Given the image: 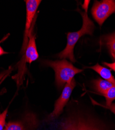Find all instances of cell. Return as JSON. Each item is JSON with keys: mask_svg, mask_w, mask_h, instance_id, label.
Listing matches in <instances>:
<instances>
[{"mask_svg": "<svg viewBox=\"0 0 115 130\" xmlns=\"http://www.w3.org/2000/svg\"><path fill=\"white\" fill-rule=\"evenodd\" d=\"M59 130H112L103 121L89 111L77 109L69 113L59 124Z\"/></svg>", "mask_w": 115, "mask_h": 130, "instance_id": "obj_1", "label": "cell"}, {"mask_svg": "<svg viewBox=\"0 0 115 130\" xmlns=\"http://www.w3.org/2000/svg\"><path fill=\"white\" fill-rule=\"evenodd\" d=\"M79 12L82 17L81 28L76 32H68L67 34V44L65 48L58 54V57L61 59H68L72 62H76L74 50L78 40L85 35H92L95 29L93 21L88 17L87 12Z\"/></svg>", "mask_w": 115, "mask_h": 130, "instance_id": "obj_2", "label": "cell"}, {"mask_svg": "<svg viewBox=\"0 0 115 130\" xmlns=\"http://www.w3.org/2000/svg\"><path fill=\"white\" fill-rule=\"evenodd\" d=\"M44 64L53 68L55 72V83L61 89L74 79L75 75L83 71L82 69L75 67L65 59L55 61L45 60Z\"/></svg>", "mask_w": 115, "mask_h": 130, "instance_id": "obj_3", "label": "cell"}, {"mask_svg": "<svg viewBox=\"0 0 115 130\" xmlns=\"http://www.w3.org/2000/svg\"><path fill=\"white\" fill-rule=\"evenodd\" d=\"M91 13L94 19L101 26L109 16L115 13V1L113 0L96 1L92 6Z\"/></svg>", "mask_w": 115, "mask_h": 130, "instance_id": "obj_4", "label": "cell"}, {"mask_svg": "<svg viewBox=\"0 0 115 130\" xmlns=\"http://www.w3.org/2000/svg\"><path fill=\"white\" fill-rule=\"evenodd\" d=\"M76 84V81L74 78L71 82L67 83L64 86L62 94L55 102L54 110L46 118V121L47 122L54 120L61 114L64 107L66 105L70 100L72 91L75 87Z\"/></svg>", "mask_w": 115, "mask_h": 130, "instance_id": "obj_5", "label": "cell"}, {"mask_svg": "<svg viewBox=\"0 0 115 130\" xmlns=\"http://www.w3.org/2000/svg\"><path fill=\"white\" fill-rule=\"evenodd\" d=\"M26 20L25 25V30L24 34V42L22 47L21 53L25 54L26 48L27 47L28 38L34 21L36 19V13L37 9L40 4V0H26Z\"/></svg>", "mask_w": 115, "mask_h": 130, "instance_id": "obj_6", "label": "cell"}, {"mask_svg": "<svg viewBox=\"0 0 115 130\" xmlns=\"http://www.w3.org/2000/svg\"><path fill=\"white\" fill-rule=\"evenodd\" d=\"M39 121L35 113L28 112L21 119L15 122H9L5 124L4 130H36Z\"/></svg>", "mask_w": 115, "mask_h": 130, "instance_id": "obj_7", "label": "cell"}, {"mask_svg": "<svg viewBox=\"0 0 115 130\" xmlns=\"http://www.w3.org/2000/svg\"><path fill=\"white\" fill-rule=\"evenodd\" d=\"M35 20H34L33 24L30 30L29 36V39L25 52V61L30 64L37 60L39 57L36 44V37L33 32V27L35 22Z\"/></svg>", "mask_w": 115, "mask_h": 130, "instance_id": "obj_8", "label": "cell"}, {"mask_svg": "<svg viewBox=\"0 0 115 130\" xmlns=\"http://www.w3.org/2000/svg\"><path fill=\"white\" fill-rule=\"evenodd\" d=\"M87 68L95 70L104 80L109 81L113 84H115V79L112 74L111 71L108 68L101 66L99 63H97L95 66Z\"/></svg>", "mask_w": 115, "mask_h": 130, "instance_id": "obj_9", "label": "cell"}, {"mask_svg": "<svg viewBox=\"0 0 115 130\" xmlns=\"http://www.w3.org/2000/svg\"><path fill=\"white\" fill-rule=\"evenodd\" d=\"M113 84L109 81L101 78H98L92 81L94 90L101 95L106 92Z\"/></svg>", "mask_w": 115, "mask_h": 130, "instance_id": "obj_10", "label": "cell"}, {"mask_svg": "<svg viewBox=\"0 0 115 130\" xmlns=\"http://www.w3.org/2000/svg\"><path fill=\"white\" fill-rule=\"evenodd\" d=\"M102 40L104 44L107 47L110 55L115 60V32L104 36Z\"/></svg>", "mask_w": 115, "mask_h": 130, "instance_id": "obj_11", "label": "cell"}, {"mask_svg": "<svg viewBox=\"0 0 115 130\" xmlns=\"http://www.w3.org/2000/svg\"><path fill=\"white\" fill-rule=\"evenodd\" d=\"M102 95L105 97L106 100V105L104 106H110L112 104V102L115 100V84Z\"/></svg>", "mask_w": 115, "mask_h": 130, "instance_id": "obj_12", "label": "cell"}, {"mask_svg": "<svg viewBox=\"0 0 115 130\" xmlns=\"http://www.w3.org/2000/svg\"><path fill=\"white\" fill-rule=\"evenodd\" d=\"M8 112L7 108L2 113H0V130H4L5 126V120Z\"/></svg>", "mask_w": 115, "mask_h": 130, "instance_id": "obj_13", "label": "cell"}, {"mask_svg": "<svg viewBox=\"0 0 115 130\" xmlns=\"http://www.w3.org/2000/svg\"><path fill=\"white\" fill-rule=\"evenodd\" d=\"M9 34H8L6 36H5L1 41H0V43H2L3 41H4L6 39H7V38L9 37ZM8 54V53L4 51V50L2 48V47L1 46H0V56L3 55H4V54Z\"/></svg>", "mask_w": 115, "mask_h": 130, "instance_id": "obj_14", "label": "cell"}, {"mask_svg": "<svg viewBox=\"0 0 115 130\" xmlns=\"http://www.w3.org/2000/svg\"><path fill=\"white\" fill-rule=\"evenodd\" d=\"M103 63L104 65H105V66L110 68L111 70H113L115 72V60L112 63H108V62H103Z\"/></svg>", "mask_w": 115, "mask_h": 130, "instance_id": "obj_15", "label": "cell"}, {"mask_svg": "<svg viewBox=\"0 0 115 130\" xmlns=\"http://www.w3.org/2000/svg\"><path fill=\"white\" fill-rule=\"evenodd\" d=\"M103 106L104 107L107 108V109H109L112 112H113L115 115V103H112L109 106Z\"/></svg>", "mask_w": 115, "mask_h": 130, "instance_id": "obj_16", "label": "cell"}, {"mask_svg": "<svg viewBox=\"0 0 115 130\" xmlns=\"http://www.w3.org/2000/svg\"><path fill=\"white\" fill-rule=\"evenodd\" d=\"M10 72V71L8 70H6V71H4L1 73H0V81H1L2 79L6 76V75H7V74Z\"/></svg>", "mask_w": 115, "mask_h": 130, "instance_id": "obj_17", "label": "cell"}, {"mask_svg": "<svg viewBox=\"0 0 115 130\" xmlns=\"http://www.w3.org/2000/svg\"></svg>", "mask_w": 115, "mask_h": 130, "instance_id": "obj_18", "label": "cell"}]
</instances>
